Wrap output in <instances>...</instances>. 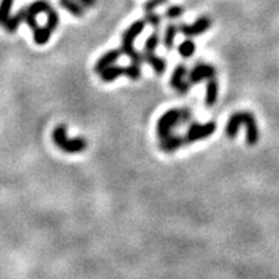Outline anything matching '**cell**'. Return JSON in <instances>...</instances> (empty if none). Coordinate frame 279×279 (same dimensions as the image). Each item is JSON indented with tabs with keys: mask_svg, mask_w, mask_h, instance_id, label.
I'll list each match as a JSON object with an SVG mask.
<instances>
[{
	"mask_svg": "<svg viewBox=\"0 0 279 279\" xmlns=\"http://www.w3.org/2000/svg\"><path fill=\"white\" fill-rule=\"evenodd\" d=\"M240 126H246V130H247V134H246V142H247V145H256L258 142V140H260V130H258V126L256 123L254 114L250 112H234L230 116L226 123V127H225L226 136L230 140L236 138Z\"/></svg>",
	"mask_w": 279,
	"mask_h": 279,
	"instance_id": "cell-1",
	"label": "cell"
},
{
	"mask_svg": "<svg viewBox=\"0 0 279 279\" xmlns=\"http://www.w3.org/2000/svg\"><path fill=\"white\" fill-rule=\"evenodd\" d=\"M145 20H137L122 35V54H126V56L130 57V60L134 65H140L144 61L142 54L137 52V50L134 46V43L137 39V36H140L141 32L145 30Z\"/></svg>",
	"mask_w": 279,
	"mask_h": 279,
	"instance_id": "cell-2",
	"label": "cell"
},
{
	"mask_svg": "<svg viewBox=\"0 0 279 279\" xmlns=\"http://www.w3.org/2000/svg\"><path fill=\"white\" fill-rule=\"evenodd\" d=\"M192 118V112L189 108H170L162 115L156 123V134L160 138L170 134L172 130L178 123L188 122Z\"/></svg>",
	"mask_w": 279,
	"mask_h": 279,
	"instance_id": "cell-3",
	"label": "cell"
},
{
	"mask_svg": "<svg viewBox=\"0 0 279 279\" xmlns=\"http://www.w3.org/2000/svg\"><path fill=\"white\" fill-rule=\"evenodd\" d=\"M53 141L57 145L58 149L68 154H78L87 149V141L82 137H75V138H68L65 126H58L54 128L52 134Z\"/></svg>",
	"mask_w": 279,
	"mask_h": 279,
	"instance_id": "cell-4",
	"label": "cell"
},
{
	"mask_svg": "<svg viewBox=\"0 0 279 279\" xmlns=\"http://www.w3.org/2000/svg\"><path fill=\"white\" fill-rule=\"evenodd\" d=\"M119 76H127L132 80H138L141 78V68L140 65H132L130 66H115L112 65L110 68H105L102 72H100V78L101 80L108 83V82H112L115 79H118Z\"/></svg>",
	"mask_w": 279,
	"mask_h": 279,
	"instance_id": "cell-5",
	"label": "cell"
},
{
	"mask_svg": "<svg viewBox=\"0 0 279 279\" xmlns=\"http://www.w3.org/2000/svg\"><path fill=\"white\" fill-rule=\"evenodd\" d=\"M216 130V123L208 122V123H192L189 126V130L186 132V136L184 137L185 144H192L200 140H204L207 137L212 136Z\"/></svg>",
	"mask_w": 279,
	"mask_h": 279,
	"instance_id": "cell-6",
	"label": "cell"
},
{
	"mask_svg": "<svg viewBox=\"0 0 279 279\" xmlns=\"http://www.w3.org/2000/svg\"><path fill=\"white\" fill-rule=\"evenodd\" d=\"M212 26V20L208 16H202L199 18H196V21L188 25V24H180L178 25V31L181 34H184L188 38H194L199 36V35L204 34L210 30V28Z\"/></svg>",
	"mask_w": 279,
	"mask_h": 279,
	"instance_id": "cell-7",
	"label": "cell"
},
{
	"mask_svg": "<svg viewBox=\"0 0 279 279\" xmlns=\"http://www.w3.org/2000/svg\"><path fill=\"white\" fill-rule=\"evenodd\" d=\"M216 75V68L210 64H196L189 72V83L196 84L204 79H211Z\"/></svg>",
	"mask_w": 279,
	"mask_h": 279,
	"instance_id": "cell-8",
	"label": "cell"
},
{
	"mask_svg": "<svg viewBox=\"0 0 279 279\" xmlns=\"http://www.w3.org/2000/svg\"><path fill=\"white\" fill-rule=\"evenodd\" d=\"M188 70H186L185 65H178L176 66V68L172 72L170 76V86L174 90H176L177 92H180L181 94H186L190 90V83L189 82L184 80V76L186 75Z\"/></svg>",
	"mask_w": 279,
	"mask_h": 279,
	"instance_id": "cell-9",
	"label": "cell"
},
{
	"mask_svg": "<svg viewBox=\"0 0 279 279\" xmlns=\"http://www.w3.org/2000/svg\"><path fill=\"white\" fill-rule=\"evenodd\" d=\"M122 56V50H108L105 54L100 57L98 61L96 62V65H94V72H101L102 70L105 68H110L112 65H114L115 62L118 61L119 57Z\"/></svg>",
	"mask_w": 279,
	"mask_h": 279,
	"instance_id": "cell-10",
	"label": "cell"
},
{
	"mask_svg": "<svg viewBox=\"0 0 279 279\" xmlns=\"http://www.w3.org/2000/svg\"><path fill=\"white\" fill-rule=\"evenodd\" d=\"M185 145V140L184 137L177 136V134H168L164 138H160V144H159V148H160L162 152H174L176 150H178L181 146Z\"/></svg>",
	"mask_w": 279,
	"mask_h": 279,
	"instance_id": "cell-11",
	"label": "cell"
},
{
	"mask_svg": "<svg viewBox=\"0 0 279 279\" xmlns=\"http://www.w3.org/2000/svg\"><path fill=\"white\" fill-rule=\"evenodd\" d=\"M142 60L146 64H149L152 68V70L158 75L163 74V72H166V68H167V62H166V60L156 56L154 52H146V50H144Z\"/></svg>",
	"mask_w": 279,
	"mask_h": 279,
	"instance_id": "cell-12",
	"label": "cell"
},
{
	"mask_svg": "<svg viewBox=\"0 0 279 279\" xmlns=\"http://www.w3.org/2000/svg\"><path fill=\"white\" fill-rule=\"evenodd\" d=\"M217 98H218V82L214 78H211L208 79L207 87H206V106L212 108L216 104Z\"/></svg>",
	"mask_w": 279,
	"mask_h": 279,
	"instance_id": "cell-13",
	"label": "cell"
},
{
	"mask_svg": "<svg viewBox=\"0 0 279 279\" xmlns=\"http://www.w3.org/2000/svg\"><path fill=\"white\" fill-rule=\"evenodd\" d=\"M26 10H28V13L36 17L39 13H46V14H48V13H50L52 10H54V8H53L46 0H36V2L31 3L28 6H26Z\"/></svg>",
	"mask_w": 279,
	"mask_h": 279,
	"instance_id": "cell-14",
	"label": "cell"
},
{
	"mask_svg": "<svg viewBox=\"0 0 279 279\" xmlns=\"http://www.w3.org/2000/svg\"><path fill=\"white\" fill-rule=\"evenodd\" d=\"M25 17H26V8H22V10H20L18 12L13 16V17H10V20L6 22L4 28H6V30L8 31L10 34H13V32L17 31L18 26L21 25V22L25 21Z\"/></svg>",
	"mask_w": 279,
	"mask_h": 279,
	"instance_id": "cell-15",
	"label": "cell"
},
{
	"mask_svg": "<svg viewBox=\"0 0 279 279\" xmlns=\"http://www.w3.org/2000/svg\"><path fill=\"white\" fill-rule=\"evenodd\" d=\"M60 6L75 17H83L84 16L83 6L76 0H60Z\"/></svg>",
	"mask_w": 279,
	"mask_h": 279,
	"instance_id": "cell-16",
	"label": "cell"
},
{
	"mask_svg": "<svg viewBox=\"0 0 279 279\" xmlns=\"http://www.w3.org/2000/svg\"><path fill=\"white\" fill-rule=\"evenodd\" d=\"M177 32H178V26L174 25V24L167 25V28H166L164 30V35H163V46H164L167 50H172V48H174Z\"/></svg>",
	"mask_w": 279,
	"mask_h": 279,
	"instance_id": "cell-17",
	"label": "cell"
},
{
	"mask_svg": "<svg viewBox=\"0 0 279 279\" xmlns=\"http://www.w3.org/2000/svg\"><path fill=\"white\" fill-rule=\"evenodd\" d=\"M196 50V43L192 40V38H188L186 40H184L182 43L178 46V53L180 56L184 57V58H190V57L194 54Z\"/></svg>",
	"mask_w": 279,
	"mask_h": 279,
	"instance_id": "cell-18",
	"label": "cell"
},
{
	"mask_svg": "<svg viewBox=\"0 0 279 279\" xmlns=\"http://www.w3.org/2000/svg\"><path fill=\"white\" fill-rule=\"evenodd\" d=\"M53 32L50 30V28L44 26V28H38L36 30H34V40L38 46H44V44L48 43L50 40V35Z\"/></svg>",
	"mask_w": 279,
	"mask_h": 279,
	"instance_id": "cell-19",
	"label": "cell"
},
{
	"mask_svg": "<svg viewBox=\"0 0 279 279\" xmlns=\"http://www.w3.org/2000/svg\"><path fill=\"white\" fill-rule=\"evenodd\" d=\"M13 3H14V0H2L0 2V25H6V22L10 20Z\"/></svg>",
	"mask_w": 279,
	"mask_h": 279,
	"instance_id": "cell-20",
	"label": "cell"
},
{
	"mask_svg": "<svg viewBox=\"0 0 279 279\" xmlns=\"http://www.w3.org/2000/svg\"><path fill=\"white\" fill-rule=\"evenodd\" d=\"M159 44H160V35H159L158 30H155L154 32L146 39L144 50H146V52H154V50L158 48Z\"/></svg>",
	"mask_w": 279,
	"mask_h": 279,
	"instance_id": "cell-21",
	"label": "cell"
},
{
	"mask_svg": "<svg viewBox=\"0 0 279 279\" xmlns=\"http://www.w3.org/2000/svg\"><path fill=\"white\" fill-rule=\"evenodd\" d=\"M184 14V6H170L164 10V17L168 20H177Z\"/></svg>",
	"mask_w": 279,
	"mask_h": 279,
	"instance_id": "cell-22",
	"label": "cell"
},
{
	"mask_svg": "<svg viewBox=\"0 0 279 279\" xmlns=\"http://www.w3.org/2000/svg\"><path fill=\"white\" fill-rule=\"evenodd\" d=\"M145 22L146 25H150L154 28H158L162 24V16L156 12H146Z\"/></svg>",
	"mask_w": 279,
	"mask_h": 279,
	"instance_id": "cell-23",
	"label": "cell"
},
{
	"mask_svg": "<svg viewBox=\"0 0 279 279\" xmlns=\"http://www.w3.org/2000/svg\"><path fill=\"white\" fill-rule=\"evenodd\" d=\"M46 17H48V21H46V26L53 32V31L57 28V26H58V22H60L58 13H57L56 10H52L50 13H48V14H46Z\"/></svg>",
	"mask_w": 279,
	"mask_h": 279,
	"instance_id": "cell-24",
	"label": "cell"
},
{
	"mask_svg": "<svg viewBox=\"0 0 279 279\" xmlns=\"http://www.w3.org/2000/svg\"><path fill=\"white\" fill-rule=\"evenodd\" d=\"M168 3V0H148L145 4H144V10L145 12H154L158 6H164Z\"/></svg>",
	"mask_w": 279,
	"mask_h": 279,
	"instance_id": "cell-25",
	"label": "cell"
},
{
	"mask_svg": "<svg viewBox=\"0 0 279 279\" xmlns=\"http://www.w3.org/2000/svg\"><path fill=\"white\" fill-rule=\"evenodd\" d=\"M24 22H26V25H28L32 31L36 30V28H39V26H38L36 17H35V16H31L30 13H28V10H26V17H25V21Z\"/></svg>",
	"mask_w": 279,
	"mask_h": 279,
	"instance_id": "cell-26",
	"label": "cell"
},
{
	"mask_svg": "<svg viewBox=\"0 0 279 279\" xmlns=\"http://www.w3.org/2000/svg\"><path fill=\"white\" fill-rule=\"evenodd\" d=\"M76 2H79L84 6H94L97 3V0H76Z\"/></svg>",
	"mask_w": 279,
	"mask_h": 279,
	"instance_id": "cell-27",
	"label": "cell"
}]
</instances>
